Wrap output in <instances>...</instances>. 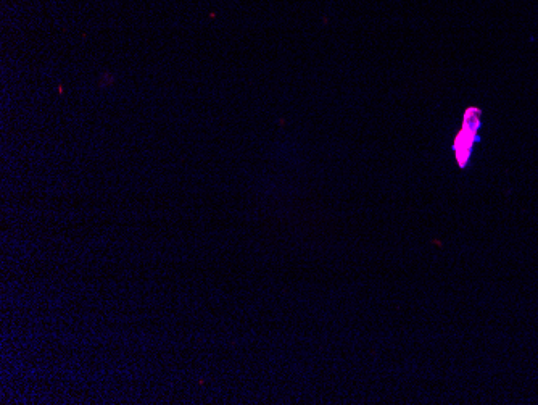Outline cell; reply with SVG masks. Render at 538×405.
Masks as SVG:
<instances>
[{
    "label": "cell",
    "instance_id": "1",
    "mask_svg": "<svg viewBox=\"0 0 538 405\" xmlns=\"http://www.w3.org/2000/svg\"><path fill=\"white\" fill-rule=\"evenodd\" d=\"M479 126H481V110L477 109L476 115L471 118V109H468V112L464 115L463 128H461L455 139L456 160H458V165L461 168L466 167V163H468Z\"/></svg>",
    "mask_w": 538,
    "mask_h": 405
}]
</instances>
